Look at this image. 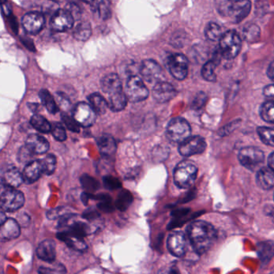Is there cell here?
I'll use <instances>...</instances> for the list:
<instances>
[{"instance_id": "cell-2", "label": "cell", "mask_w": 274, "mask_h": 274, "mask_svg": "<svg viewBox=\"0 0 274 274\" xmlns=\"http://www.w3.org/2000/svg\"><path fill=\"white\" fill-rule=\"evenodd\" d=\"M217 6L221 15L231 19L236 24L242 21L251 11V2L247 0L220 1L217 2Z\"/></svg>"}, {"instance_id": "cell-39", "label": "cell", "mask_w": 274, "mask_h": 274, "mask_svg": "<svg viewBox=\"0 0 274 274\" xmlns=\"http://www.w3.org/2000/svg\"><path fill=\"white\" fill-rule=\"evenodd\" d=\"M42 167H43V172L47 176H50L53 174L56 169V159L53 154H48L42 160H41Z\"/></svg>"}, {"instance_id": "cell-27", "label": "cell", "mask_w": 274, "mask_h": 274, "mask_svg": "<svg viewBox=\"0 0 274 274\" xmlns=\"http://www.w3.org/2000/svg\"><path fill=\"white\" fill-rule=\"evenodd\" d=\"M88 99L91 107L93 109L96 114H99V115L105 114L109 104L105 99L103 98L101 95L99 93H92L89 96Z\"/></svg>"}, {"instance_id": "cell-38", "label": "cell", "mask_w": 274, "mask_h": 274, "mask_svg": "<svg viewBox=\"0 0 274 274\" xmlns=\"http://www.w3.org/2000/svg\"><path fill=\"white\" fill-rule=\"evenodd\" d=\"M222 29L221 26L216 23H209L205 28V36L208 40L216 41L221 40L222 37Z\"/></svg>"}, {"instance_id": "cell-21", "label": "cell", "mask_w": 274, "mask_h": 274, "mask_svg": "<svg viewBox=\"0 0 274 274\" xmlns=\"http://www.w3.org/2000/svg\"><path fill=\"white\" fill-rule=\"evenodd\" d=\"M57 238L74 250L84 252L87 249V244L84 241L83 238L75 236L74 234L71 233L70 231H60L58 232Z\"/></svg>"}, {"instance_id": "cell-15", "label": "cell", "mask_w": 274, "mask_h": 274, "mask_svg": "<svg viewBox=\"0 0 274 274\" xmlns=\"http://www.w3.org/2000/svg\"><path fill=\"white\" fill-rule=\"evenodd\" d=\"M45 24V16L37 11L28 13L22 19V25L24 30L30 34L39 33L43 29Z\"/></svg>"}, {"instance_id": "cell-31", "label": "cell", "mask_w": 274, "mask_h": 274, "mask_svg": "<svg viewBox=\"0 0 274 274\" xmlns=\"http://www.w3.org/2000/svg\"><path fill=\"white\" fill-rule=\"evenodd\" d=\"M133 199V195L130 191L127 190H122L118 194V198L116 199V208L122 212L126 211L132 204Z\"/></svg>"}, {"instance_id": "cell-7", "label": "cell", "mask_w": 274, "mask_h": 274, "mask_svg": "<svg viewBox=\"0 0 274 274\" xmlns=\"http://www.w3.org/2000/svg\"><path fill=\"white\" fill-rule=\"evenodd\" d=\"M126 95L132 102H139L147 98L149 91L139 77L131 76L126 86Z\"/></svg>"}, {"instance_id": "cell-17", "label": "cell", "mask_w": 274, "mask_h": 274, "mask_svg": "<svg viewBox=\"0 0 274 274\" xmlns=\"http://www.w3.org/2000/svg\"><path fill=\"white\" fill-rule=\"evenodd\" d=\"M20 235V227L19 222L13 219H6L1 224L0 238L2 241H9L19 237Z\"/></svg>"}, {"instance_id": "cell-46", "label": "cell", "mask_w": 274, "mask_h": 274, "mask_svg": "<svg viewBox=\"0 0 274 274\" xmlns=\"http://www.w3.org/2000/svg\"><path fill=\"white\" fill-rule=\"evenodd\" d=\"M84 220H86V221L90 222V221H97L99 218H100V214H99L97 211L94 210V209H89V210L86 211L83 214Z\"/></svg>"}, {"instance_id": "cell-16", "label": "cell", "mask_w": 274, "mask_h": 274, "mask_svg": "<svg viewBox=\"0 0 274 274\" xmlns=\"http://www.w3.org/2000/svg\"><path fill=\"white\" fill-rule=\"evenodd\" d=\"M177 94V91L168 82H160L153 89V96L158 102L165 103L171 101Z\"/></svg>"}, {"instance_id": "cell-14", "label": "cell", "mask_w": 274, "mask_h": 274, "mask_svg": "<svg viewBox=\"0 0 274 274\" xmlns=\"http://www.w3.org/2000/svg\"><path fill=\"white\" fill-rule=\"evenodd\" d=\"M167 249L175 257L184 256L186 250V236L182 231H174L167 239Z\"/></svg>"}, {"instance_id": "cell-4", "label": "cell", "mask_w": 274, "mask_h": 274, "mask_svg": "<svg viewBox=\"0 0 274 274\" xmlns=\"http://www.w3.org/2000/svg\"><path fill=\"white\" fill-rule=\"evenodd\" d=\"M241 48V39L237 32L233 30L228 31L222 35L220 40V47L222 57L231 60L236 57Z\"/></svg>"}, {"instance_id": "cell-29", "label": "cell", "mask_w": 274, "mask_h": 274, "mask_svg": "<svg viewBox=\"0 0 274 274\" xmlns=\"http://www.w3.org/2000/svg\"><path fill=\"white\" fill-rule=\"evenodd\" d=\"M39 96H40V98H41L44 105L47 109V111L49 112L50 114H55L57 113L59 108H58L53 97L50 94V92L47 90H41L39 92Z\"/></svg>"}, {"instance_id": "cell-47", "label": "cell", "mask_w": 274, "mask_h": 274, "mask_svg": "<svg viewBox=\"0 0 274 274\" xmlns=\"http://www.w3.org/2000/svg\"><path fill=\"white\" fill-rule=\"evenodd\" d=\"M67 10L72 14L74 19H78L81 16V11L76 3L71 2L66 7Z\"/></svg>"}, {"instance_id": "cell-20", "label": "cell", "mask_w": 274, "mask_h": 274, "mask_svg": "<svg viewBox=\"0 0 274 274\" xmlns=\"http://www.w3.org/2000/svg\"><path fill=\"white\" fill-rule=\"evenodd\" d=\"M26 146L33 154H45L49 149V143L41 135H31L26 139Z\"/></svg>"}, {"instance_id": "cell-24", "label": "cell", "mask_w": 274, "mask_h": 274, "mask_svg": "<svg viewBox=\"0 0 274 274\" xmlns=\"http://www.w3.org/2000/svg\"><path fill=\"white\" fill-rule=\"evenodd\" d=\"M257 252L262 266H266L274 257V241L267 240L257 244Z\"/></svg>"}, {"instance_id": "cell-44", "label": "cell", "mask_w": 274, "mask_h": 274, "mask_svg": "<svg viewBox=\"0 0 274 274\" xmlns=\"http://www.w3.org/2000/svg\"><path fill=\"white\" fill-rule=\"evenodd\" d=\"M207 100H208V96L204 92H198V94L195 96V99L193 100L191 107L195 110H199L200 108L204 106Z\"/></svg>"}, {"instance_id": "cell-18", "label": "cell", "mask_w": 274, "mask_h": 274, "mask_svg": "<svg viewBox=\"0 0 274 274\" xmlns=\"http://www.w3.org/2000/svg\"><path fill=\"white\" fill-rule=\"evenodd\" d=\"M101 86L103 91L109 96L122 91V85L120 77L115 73H110V74H108L103 77L101 82Z\"/></svg>"}, {"instance_id": "cell-33", "label": "cell", "mask_w": 274, "mask_h": 274, "mask_svg": "<svg viewBox=\"0 0 274 274\" xmlns=\"http://www.w3.org/2000/svg\"><path fill=\"white\" fill-rule=\"evenodd\" d=\"M243 38L249 43H254L258 41L261 36L259 27L256 24H250L244 27L242 32Z\"/></svg>"}, {"instance_id": "cell-26", "label": "cell", "mask_w": 274, "mask_h": 274, "mask_svg": "<svg viewBox=\"0 0 274 274\" xmlns=\"http://www.w3.org/2000/svg\"><path fill=\"white\" fill-rule=\"evenodd\" d=\"M97 146L101 154L105 156H111L115 153L117 145L111 135H102L97 139Z\"/></svg>"}, {"instance_id": "cell-22", "label": "cell", "mask_w": 274, "mask_h": 274, "mask_svg": "<svg viewBox=\"0 0 274 274\" xmlns=\"http://www.w3.org/2000/svg\"><path fill=\"white\" fill-rule=\"evenodd\" d=\"M43 173V167L41 160L32 161L24 168L23 172L24 181L28 184L33 183L40 179Z\"/></svg>"}, {"instance_id": "cell-13", "label": "cell", "mask_w": 274, "mask_h": 274, "mask_svg": "<svg viewBox=\"0 0 274 274\" xmlns=\"http://www.w3.org/2000/svg\"><path fill=\"white\" fill-rule=\"evenodd\" d=\"M141 77L146 82L151 84L159 83L163 74V70L158 63L154 60H145L140 68Z\"/></svg>"}, {"instance_id": "cell-5", "label": "cell", "mask_w": 274, "mask_h": 274, "mask_svg": "<svg viewBox=\"0 0 274 274\" xmlns=\"http://www.w3.org/2000/svg\"><path fill=\"white\" fill-rule=\"evenodd\" d=\"M191 126L184 118H173L167 127V137L174 142L182 143L191 137Z\"/></svg>"}, {"instance_id": "cell-37", "label": "cell", "mask_w": 274, "mask_h": 274, "mask_svg": "<svg viewBox=\"0 0 274 274\" xmlns=\"http://www.w3.org/2000/svg\"><path fill=\"white\" fill-rule=\"evenodd\" d=\"M257 133L263 143L267 146H274V128L270 127H259Z\"/></svg>"}, {"instance_id": "cell-9", "label": "cell", "mask_w": 274, "mask_h": 274, "mask_svg": "<svg viewBox=\"0 0 274 274\" xmlns=\"http://www.w3.org/2000/svg\"><path fill=\"white\" fill-rule=\"evenodd\" d=\"M167 65L170 73L176 79L182 81L188 73V60L183 54H172L168 57Z\"/></svg>"}, {"instance_id": "cell-45", "label": "cell", "mask_w": 274, "mask_h": 274, "mask_svg": "<svg viewBox=\"0 0 274 274\" xmlns=\"http://www.w3.org/2000/svg\"><path fill=\"white\" fill-rule=\"evenodd\" d=\"M98 208L101 211L105 212H111L114 211V205L111 203V198L109 197L107 199H104L102 201H100L98 204Z\"/></svg>"}, {"instance_id": "cell-42", "label": "cell", "mask_w": 274, "mask_h": 274, "mask_svg": "<svg viewBox=\"0 0 274 274\" xmlns=\"http://www.w3.org/2000/svg\"><path fill=\"white\" fill-rule=\"evenodd\" d=\"M62 119L64 121V124L68 127L69 130L73 131V132H75V133L79 132V125L76 122L73 117H70V116L66 114H63Z\"/></svg>"}, {"instance_id": "cell-12", "label": "cell", "mask_w": 274, "mask_h": 274, "mask_svg": "<svg viewBox=\"0 0 274 274\" xmlns=\"http://www.w3.org/2000/svg\"><path fill=\"white\" fill-rule=\"evenodd\" d=\"M74 24V18L67 9H59L51 19V28L55 32H62L70 29Z\"/></svg>"}, {"instance_id": "cell-32", "label": "cell", "mask_w": 274, "mask_h": 274, "mask_svg": "<svg viewBox=\"0 0 274 274\" xmlns=\"http://www.w3.org/2000/svg\"><path fill=\"white\" fill-rule=\"evenodd\" d=\"M91 33H92V29L90 23L83 21L77 24L73 32V36L78 41H86L90 38Z\"/></svg>"}, {"instance_id": "cell-1", "label": "cell", "mask_w": 274, "mask_h": 274, "mask_svg": "<svg viewBox=\"0 0 274 274\" xmlns=\"http://www.w3.org/2000/svg\"><path fill=\"white\" fill-rule=\"evenodd\" d=\"M187 235L194 250L202 255L207 253L217 239V231L206 221H195L187 228Z\"/></svg>"}, {"instance_id": "cell-25", "label": "cell", "mask_w": 274, "mask_h": 274, "mask_svg": "<svg viewBox=\"0 0 274 274\" xmlns=\"http://www.w3.org/2000/svg\"><path fill=\"white\" fill-rule=\"evenodd\" d=\"M257 183L264 190H270L274 186V172L270 167H263L257 175Z\"/></svg>"}, {"instance_id": "cell-6", "label": "cell", "mask_w": 274, "mask_h": 274, "mask_svg": "<svg viewBox=\"0 0 274 274\" xmlns=\"http://www.w3.org/2000/svg\"><path fill=\"white\" fill-rule=\"evenodd\" d=\"M24 194L15 188L5 186L1 193V208L5 212L19 210L24 206Z\"/></svg>"}, {"instance_id": "cell-40", "label": "cell", "mask_w": 274, "mask_h": 274, "mask_svg": "<svg viewBox=\"0 0 274 274\" xmlns=\"http://www.w3.org/2000/svg\"><path fill=\"white\" fill-rule=\"evenodd\" d=\"M81 183H82L83 188L86 189V191H88L89 192L96 191L99 188V183L94 178L87 176V175L82 176L81 179Z\"/></svg>"}, {"instance_id": "cell-48", "label": "cell", "mask_w": 274, "mask_h": 274, "mask_svg": "<svg viewBox=\"0 0 274 274\" xmlns=\"http://www.w3.org/2000/svg\"><path fill=\"white\" fill-rule=\"evenodd\" d=\"M264 95L269 98L274 99V84L265 87L263 90Z\"/></svg>"}, {"instance_id": "cell-10", "label": "cell", "mask_w": 274, "mask_h": 274, "mask_svg": "<svg viewBox=\"0 0 274 274\" xmlns=\"http://www.w3.org/2000/svg\"><path fill=\"white\" fill-rule=\"evenodd\" d=\"M207 147L205 139L201 136H191L180 144L179 151L184 157H190L204 152Z\"/></svg>"}, {"instance_id": "cell-43", "label": "cell", "mask_w": 274, "mask_h": 274, "mask_svg": "<svg viewBox=\"0 0 274 274\" xmlns=\"http://www.w3.org/2000/svg\"><path fill=\"white\" fill-rule=\"evenodd\" d=\"M103 183L105 187L109 190H116V189L120 188L122 186L120 181L113 176H105L103 179Z\"/></svg>"}, {"instance_id": "cell-49", "label": "cell", "mask_w": 274, "mask_h": 274, "mask_svg": "<svg viewBox=\"0 0 274 274\" xmlns=\"http://www.w3.org/2000/svg\"><path fill=\"white\" fill-rule=\"evenodd\" d=\"M39 274H60V271L57 270H51L46 267H41L39 269Z\"/></svg>"}, {"instance_id": "cell-11", "label": "cell", "mask_w": 274, "mask_h": 274, "mask_svg": "<svg viewBox=\"0 0 274 274\" xmlns=\"http://www.w3.org/2000/svg\"><path fill=\"white\" fill-rule=\"evenodd\" d=\"M96 114L91 105L85 102H80L73 110V118L79 126L90 127L94 123Z\"/></svg>"}, {"instance_id": "cell-19", "label": "cell", "mask_w": 274, "mask_h": 274, "mask_svg": "<svg viewBox=\"0 0 274 274\" xmlns=\"http://www.w3.org/2000/svg\"><path fill=\"white\" fill-rule=\"evenodd\" d=\"M24 182L23 174L15 167H9L5 170L2 176V185L7 187L15 188L22 184Z\"/></svg>"}, {"instance_id": "cell-53", "label": "cell", "mask_w": 274, "mask_h": 274, "mask_svg": "<svg viewBox=\"0 0 274 274\" xmlns=\"http://www.w3.org/2000/svg\"><path fill=\"white\" fill-rule=\"evenodd\" d=\"M164 274H180V273L176 269H171V270L167 271Z\"/></svg>"}, {"instance_id": "cell-35", "label": "cell", "mask_w": 274, "mask_h": 274, "mask_svg": "<svg viewBox=\"0 0 274 274\" xmlns=\"http://www.w3.org/2000/svg\"><path fill=\"white\" fill-rule=\"evenodd\" d=\"M218 64L214 60H211L204 64L202 68L201 75L207 82H214L217 81V74L215 73Z\"/></svg>"}, {"instance_id": "cell-30", "label": "cell", "mask_w": 274, "mask_h": 274, "mask_svg": "<svg viewBox=\"0 0 274 274\" xmlns=\"http://www.w3.org/2000/svg\"><path fill=\"white\" fill-rule=\"evenodd\" d=\"M31 125L39 132L43 134L49 133L52 129L48 121L44 118L43 116L38 115V114H36L32 117L31 119Z\"/></svg>"}, {"instance_id": "cell-50", "label": "cell", "mask_w": 274, "mask_h": 274, "mask_svg": "<svg viewBox=\"0 0 274 274\" xmlns=\"http://www.w3.org/2000/svg\"><path fill=\"white\" fill-rule=\"evenodd\" d=\"M267 75L270 77V79L274 82V61L270 64L268 70H267Z\"/></svg>"}, {"instance_id": "cell-3", "label": "cell", "mask_w": 274, "mask_h": 274, "mask_svg": "<svg viewBox=\"0 0 274 274\" xmlns=\"http://www.w3.org/2000/svg\"><path fill=\"white\" fill-rule=\"evenodd\" d=\"M198 168L190 161H182L174 171V182L180 188L191 187L197 177Z\"/></svg>"}, {"instance_id": "cell-28", "label": "cell", "mask_w": 274, "mask_h": 274, "mask_svg": "<svg viewBox=\"0 0 274 274\" xmlns=\"http://www.w3.org/2000/svg\"><path fill=\"white\" fill-rule=\"evenodd\" d=\"M127 96L124 92H120L115 94L111 95L109 97V107L113 111H121L127 106Z\"/></svg>"}, {"instance_id": "cell-41", "label": "cell", "mask_w": 274, "mask_h": 274, "mask_svg": "<svg viewBox=\"0 0 274 274\" xmlns=\"http://www.w3.org/2000/svg\"><path fill=\"white\" fill-rule=\"evenodd\" d=\"M51 134L57 141H63L66 140V131L64 130V127L60 123H54L51 129Z\"/></svg>"}, {"instance_id": "cell-52", "label": "cell", "mask_w": 274, "mask_h": 274, "mask_svg": "<svg viewBox=\"0 0 274 274\" xmlns=\"http://www.w3.org/2000/svg\"><path fill=\"white\" fill-rule=\"evenodd\" d=\"M269 167L274 172V152L270 154L268 159Z\"/></svg>"}, {"instance_id": "cell-34", "label": "cell", "mask_w": 274, "mask_h": 274, "mask_svg": "<svg viewBox=\"0 0 274 274\" xmlns=\"http://www.w3.org/2000/svg\"><path fill=\"white\" fill-rule=\"evenodd\" d=\"M92 7H94L96 12H97L99 17L101 19H109L111 16V9H110V3L107 1H96V2H91Z\"/></svg>"}, {"instance_id": "cell-8", "label": "cell", "mask_w": 274, "mask_h": 274, "mask_svg": "<svg viewBox=\"0 0 274 274\" xmlns=\"http://www.w3.org/2000/svg\"><path fill=\"white\" fill-rule=\"evenodd\" d=\"M238 159L241 165L248 169L254 170L265 160V154L258 148L249 146L242 148L238 154Z\"/></svg>"}, {"instance_id": "cell-36", "label": "cell", "mask_w": 274, "mask_h": 274, "mask_svg": "<svg viewBox=\"0 0 274 274\" xmlns=\"http://www.w3.org/2000/svg\"><path fill=\"white\" fill-rule=\"evenodd\" d=\"M260 115L269 123H274V101L263 103L260 109Z\"/></svg>"}, {"instance_id": "cell-51", "label": "cell", "mask_w": 274, "mask_h": 274, "mask_svg": "<svg viewBox=\"0 0 274 274\" xmlns=\"http://www.w3.org/2000/svg\"><path fill=\"white\" fill-rule=\"evenodd\" d=\"M265 212H266V214L269 216V217H274V208L272 206H267L265 208Z\"/></svg>"}, {"instance_id": "cell-23", "label": "cell", "mask_w": 274, "mask_h": 274, "mask_svg": "<svg viewBox=\"0 0 274 274\" xmlns=\"http://www.w3.org/2000/svg\"><path fill=\"white\" fill-rule=\"evenodd\" d=\"M37 256L44 262H52L56 259V244L53 240H45L39 244Z\"/></svg>"}]
</instances>
